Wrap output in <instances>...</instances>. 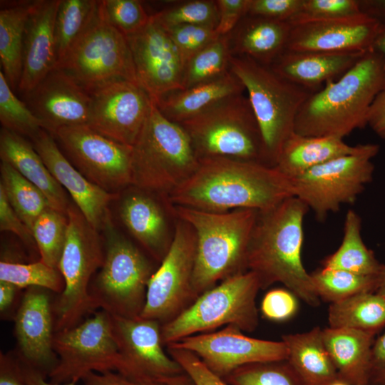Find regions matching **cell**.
<instances>
[{
    "mask_svg": "<svg viewBox=\"0 0 385 385\" xmlns=\"http://www.w3.org/2000/svg\"><path fill=\"white\" fill-rule=\"evenodd\" d=\"M58 68L85 88L115 79L137 82L126 36L98 14Z\"/></svg>",
    "mask_w": 385,
    "mask_h": 385,
    "instance_id": "15",
    "label": "cell"
},
{
    "mask_svg": "<svg viewBox=\"0 0 385 385\" xmlns=\"http://www.w3.org/2000/svg\"><path fill=\"white\" fill-rule=\"evenodd\" d=\"M379 274L363 275L342 270L322 267L311 273V277L319 298L334 303L359 293L375 292Z\"/></svg>",
    "mask_w": 385,
    "mask_h": 385,
    "instance_id": "39",
    "label": "cell"
},
{
    "mask_svg": "<svg viewBox=\"0 0 385 385\" xmlns=\"http://www.w3.org/2000/svg\"><path fill=\"white\" fill-rule=\"evenodd\" d=\"M0 157L47 198L51 208L67 215L71 203L63 187L50 173L33 144L5 128L0 132Z\"/></svg>",
    "mask_w": 385,
    "mask_h": 385,
    "instance_id": "27",
    "label": "cell"
},
{
    "mask_svg": "<svg viewBox=\"0 0 385 385\" xmlns=\"http://www.w3.org/2000/svg\"><path fill=\"white\" fill-rule=\"evenodd\" d=\"M365 53L299 52L286 50L270 66L282 78L316 92L328 82L339 78Z\"/></svg>",
    "mask_w": 385,
    "mask_h": 385,
    "instance_id": "26",
    "label": "cell"
},
{
    "mask_svg": "<svg viewBox=\"0 0 385 385\" xmlns=\"http://www.w3.org/2000/svg\"><path fill=\"white\" fill-rule=\"evenodd\" d=\"M0 385H27L17 354H0Z\"/></svg>",
    "mask_w": 385,
    "mask_h": 385,
    "instance_id": "55",
    "label": "cell"
},
{
    "mask_svg": "<svg viewBox=\"0 0 385 385\" xmlns=\"http://www.w3.org/2000/svg\"><path fill=\"white\" fill-rule=\"evenodd\" d=\"M99 11L108 24L125 36L142 29L150 18L137 0L99 1Z\"/></svg>",
    "mask_w": 385,
    "mask_h": 385,
    "instance_id": "45",
    "label": "cell"
},
{
    "mask_svg": "<svg viewBox=\"0 0 385 385\" xmlns=\"http://www.w3.org/2000/svg\"><path fill=\"white\" fill-rule=\"evenodd\" d=\"M68 223L66 214L49 207L37 218L31 230L40 260L57 270L66 240Z\"/></svg>",
    "mask_w": 385,
    "mask_h": 385,
    "instance_id": "40",
    "label": "cell"
},
{
    "mask_svg": "<svg viewBox=\"0 0 385 385\" xmlns=\"http://www.w3.org/2000/svg\"><path fill=\"white\" fill-rule=\"evenodd\" d=\"M222 379L229 385H303L287 360L246 364Z\"/></svg>",
    "mask_w": 385,
    "mask_h": 385,
    "instance_id": "43",
    "label": "cell"
},
{
    "mask_svg": "<svg viewBox=\"0 0 385 385\" xmlns=\"http://www.w3.org/2000/svg\"><path fill=\"white\" fill-rule=\"evenodd\" d=\"M0 281L11 283L19 289L38 287L58 294L65 287L60 271L41 260L29 264L1 260Z\"/></svg>",
    "mask_w": 385,
    "mask_h": 385,
    "instance_id": "41",
    "label": "cell"
},
{
    "mask_svg": "<svg viewBox=\"0 0 385 385\" xmlns=\"http://www.w3.org/2000/svg\"><path fill=\"white\" fill-rule=\"evenodd\" d=\"M101 231L103 264L89 287L93 309L100 308L114 316L138 317L154 273L153 267L138 248L118 231L111 218Z\"/></svg>",
    "mask_w": 385,
    "mask_h": 385,
    "instance_id": "9",
    "label": "cell"
},
{
    "mask_svg": "<svg viewBox=\"0 0 385 385\" xmlns=\"http://www.w3.org/2000/svg\"><path fill=\"white\" fill-rule=\"evenodd\" d=\"M290 30L289 22L247 15L230 34L232 54L271 66L286 51Z\"/></svg>",
    "mask_w": 385,
    "mask_h": 385,
    "instance_id": "28",
    "label": "cell"
},
{
    "mask_svg": "<svg viewBox=\"0 0 385 385\" xmlns=\"http://www.w3.org/2000/svg\"><path fill=\"white\" fill-rule=\"evenodd\" d=\"M52 135L73 165L93 183L111 193L132 185V146L87 125L60 128Z\"/></svg>",
    "mask_w": 385,
    "mask_h": 385,
    "instance_id": "14",
    "label": "cell"
},
{
    "mask_svg": "<svg viewBox=\"0 0 385 385\" xmlns=\"http://www.w3.org/2000/svg\"><path fill=\"white\" fill-rule=\"evenodd\" d=\"M358 0H303L290 24L359 14Z\"/></svg>",
    "mask_w": 385,
    "mask_h": 385,
    "instance_id": "47",
    "label": "cell"
},
{
    "mask_svg": "<svg viewBox=\"0 0 385 385\" xmlns=\"http://www.w3.org/2000/svg\"><path fill=\"white\" fill-rule=\"evenodd\" d=\"M18 357L27 385H76L77 384L74 381L66 384L48 382L46 380V376L43 374L26 364L19 356Z\"/></svg>",
    "mask_w": 385,
    "mask_h": 385,
    "instance_id": "58",
    "label": "cell"
},
{
    "mask_svg": "<svg viewBox=\"0 0 385 385\" xmlns=\"http://www.w3.org/2000/svg\"><path fill=\"white\" fill-rule=\"evenodd\" d=\"M376 334L349 328L322 329V339L338 379L349 385H368Z\"/></svg>",
    "mask_w": 385,
    "mask_h": 385,
    "instance_id": "29",
    "label": "cell"
},
{
    "mask_svg": "<svg viewBox=\"0 0 385 385\" xmlns=\"http://www.w3.org/2000/svg\"><path fill=\"white\" fill-rule=\"evenodd\" d=\"M32 1L0 10V58L12 90L19 88L22 68L25 28Z\"/></svg>",
    "mask_w": 385,
    "mask_h": 385,
    "instance_id": "34",
    "label": "cell"
},
{
    "mask_svg": "<svg viewBox=\"0 0 385 385\" xmlns=\"http://www.w3.org/2000/svg\"><path fill=\"white\" fill-rule=\"evenodd\" d=\"M309 210L292 196L276 206L258 211L247 260L261 289L279 282L305 303L317 307L320 298L303 265L304 220Z\"/></svg>",
    "mask_w": 385,
    "mask_h": 385,
    "instance_id": "2",
    "label": "cell"
},
{
    "mask_svg": "<svg viewBox=\"0 0 385 385\" xmlns=\"http://www.w3.org/2000/svg\"><path fill=\"white\" fill-rule=\"evenodd\" d=\"M294 196L290 180L275 167L228 158L199 160L195 172L167 198L176 206L214 212L264 211Z\"/></svg>",
    "mask_w": 385,
    "mask_h": 385,
    "instance_id": "1",
    "label": "cell"
},
{
    "mask_svg": "<svg viewBox=\"0 0 385 385\" xmlns=\"http://www.w3.org/2000/svg\"><path fill=\"white\" fill-rule=\"evenodd\" d=\"M0 121L3 128L31 139L44 129L41 120L14 94L2 71H0Z\"/></svg>",
    "mask_w": 385,
    "mask_h": 385,
    "instance_id": "42",
    "label": "cell"
},
{
    "mask_svg": "<svg viewBox=\"0 0 385 385\" xmlns=\"http://www.w3.org/2000/svg\"><path fill=\"white\" fill-rule=\"evenodd\" d=\"M167 385H195L192 379L185 372L176 375L158 378Z\"/></svg>",
    "mask_w": 385,
    "mask_h": 385,
    "instance_id": "60",
    "label": "cell"
},
{
    "mask_svg": "<svg viewBox=\"0 0 385 385\" xmlns=\"http://www.w3.org/2000/svg\"><path fill=\"white\" fill-rule=\"evenodd\" d=\"M172 206L175 216L188 223L196 235L192 277L195 300L227 277L248 271L247 252L257 210L214 212Z\"/></svg>",
    "mask_w": 385,
    "mask_h": 385,
    "instance_id": "4",
    "label": "cell"
},
{
    "mask_svg": "<svg viewBox=\"0 0 385 385\" xmlns=\"http://www.w3.org/2000/svg\"><path fill=\"white\" fill-rule=\"evenodd\" d=\"M199 165L190 140L178 123L164 116L153 101L131 158L132 185L164 199Z\"/></svg>",
    "mask_w": 385,
    "mask_h": 385,
    "instance_id": "5",
    "label": "cell"
},
{
    "mask_svg": "<svg viewBox=\"0 0 385 385\" xmlns=\"http://www.w3.org/2000/svg\"><path fill=\"white\" fill-rule=\"evenodd\" d=\"M298 304L294 294L289 290L275 289L264 297L261 311L267 319L284 321L292 317L297 312Z\"/></svg>",
    "mask_w": 385,
    "mask_h": 385,
    "instance_id": "49",
    "label": "cell"
},
{
    "mask_svg": "<svg viewBox=\"0 0 385 385\" xmlns=\"http://www.w3.org/2000/svg\"><path fill=\"white\" fill-rule=\"evenodd\" d=\"M20 359L48 376L58 362L53 348L54 319L48 290L26 288L14 318Z\"/></svg>",
    "mask_w": 385,
    "mask_h": 385,
    "instance_id": "22",
    "label": "cell"
},
{
    "mask_svg": "<svg viewBox=\"0 0 385 385\" xmlns=\"http://www.w3.org/2000/svg\"><path fill=\"white\" fill-rule=\"evenodd\" d=\"M219 19L215 31L219 36L230 34L247 15L250 0H217Z\"/></svg>",
    "mask_w": 385,
    "mask_h": 385,
    "instance_id": "51",
    "label": "cell"
},
{
    "mask_svg": "<svg viewBox=\"0 0 385 385\" xmlns=\"http://www.w3.org/2000/svg\"><path fill=\"white\" fill-rule=\"evenodd\" d=\"M372 49L379 52L385 58V24L381 26Z\"/></svg>",
    "mask_w": 385,
    "mask_h": 385,
    "instance_id": "61",
    "label": "cell"
},
{
    "mask_svg": "<svg viewBox=\"0 0 385 385\" xmlns=\"http://www.w3.org/2000/svg\"><path fill=\"white\" fill-rule=\"evenodd\" d=\"M81 381V385H167L158 379L130 376L116 371L90 373Z\"/></svg>",
    "mask_w": 385,
    "mask_h": 385,
    "instance_id": "53",
    "label": "cell"
},
{
    "mask_svg": "<svg viewBox=\"0 0 385 385\" xmlns=\"http://www.w3.org/2000/svg\"><path fill=\"white\" fill-rule=\"evenodd\" d=\"M53 348L58 362L48 375L52 383L78 382L93 372L125 371L111 314L102 309L71 328L54 332Z\"/></svg>",
    "mask_w": 385,
    "mask_h": 385,
    "instance_id": "12",
    "label": "cell"
},
{
    "mask_svg": "<svg viewBox=\"0 0 385 385\" xmlns=\"http://www.w3.org/2000/svg\"><path fill=\"white\" fill-rule=\"evenodd\" d=\"M126 38L137 82L154 102L183 89L185 65L167 31L153 14L142 29Z\"/></svg>",
    "mask_w": 385,
    "mask_h": 385,
    "instance_id": "18",
    "label": "cell"
},
{
    "mask_svg": "<svg viewBox=\"0 0 385 385\" xmlns=\"http://www.w3.org/2000/svg\"><path fill=\"white\" fill-rule=\"evenodd\" d=\"M98 9L99 1L61 0L55 23L57 66L93 24Z\"/></svg>",
    "mask_w": 385,
    "mask_h": 385,
    "instance_id": "36",
    "label": "cell"
},
{
    "mask_svg": "<svg viewBox=\"0 0 385 385\" xmlns=\"http://www.w3.org/2000/svg\"><path fill=\"white\" fill-rule=\"evenodd\" d=\"M368 125L385 140V88L375 98L368 114Z\"/></svg>",
    "mask_w": 385,
    "mask_h": 385,
    "instance_id": "56",
    "label": "cell"
},
{
    "mask_svg": "<svg viewBox=\"0 0 385 385\" xmlns=\"http://www.w3.org/2000/svg\"><path fill=\"white\" fill-rule=\"evenodd\" d=\"M245 89L231 71L212 80L171 92L154 102L168 119L179 123Z\"/></svg>",
    "mask_w": 385,
    "mask_h": 385,
    "instance_id": "30",
    "label": "cell"
},
{
    "mask_svg": "<svg viewBox=\"0 0 385 385\" xmlns=\"http://www.w3.org/2000/svg\"><path fill=\"white\" fill-rule=\"evenodd\" d=\"M303 0H250L247 15L289 22Z\"/></svg>",
    "mask_w": 385,
    "mask_h": 385,
    "instance_id": "50",
    "label": "cell"
},
{
    "mask_svg": "<svg viewBox=\"0 0 385 385\" xmlns=\"http://www.w3.org/2000/svg\"><path fill=\"white\" fill-rule=\"evenodd\" d=\"M18 289L19 288L11 283L0 281V312L1 314L11 308Z\"/></svg>",
    "mask_w": 385,
    "mask_h": 385,
    "instance_id": "59",
    "label": "cell"
},
{
    "mask_svg": "<svg viewBox=\"0 0 385 385\" xmlns=\"http://www.w3.org/2000/svg\"><path fill=\"white\" fill-rule=\"evenodd\" d=\"M330 385H349V384L338 379L336 381H334L333 383H332Z\"/></svg>",
    "mask_w": 385,
    "mask_h": 385,
    "instance_id": "63",
    "label": "cell"
},
{
    "mask_svg": "<svg viewBox=\"0 0 385 385\" xmlns=\"http://www.w3.org/2000/svg\"><path fill=\"white\" fill-rule=\"evenodd\" d=\"M166 346L167 353L180 365L195 385H229L209 369L194 353L172 345Z\"/></svg>",
    "mask_w": 385,
    "mask_h": 385,
    "instance_id": "48",
    "label": "cell"
},
{
    "mask_svg": "<svg viewBox=\"0 0 385 385\" xmlns=\"http://www.w3.org/2000/svg\"><path fill=\"white\" fill-rule=\"evenodd\" d=\"M25 100L51 135L60 128L90 124L91 99L87 90L58 68L25 95Z\"/></svg>",
    "mask_w": 385,
    "mask_h": 385,
    "instance_id": "21",
    "label": "cell"
},
{
    "mask_svg": "<svg viewBox=\"0 0 385 385\" xmlns=\"http://www.w3.org/2000/svg\"><path fill=\"white\" fill-rule=\"evenodd\" d=\"M178 124L199 160L228 158L268 165L260 127L244 93L224 99Z\"/></svg>",
    "mask_w": 385,
    "mask_h": 385,
    "instance_id": "7",
    "label": "cell"
},
{
    "mask_svg": "<svg viewBox=\"0 0 385 385\" xmlns=\"http://www.w3.org/2000/svg\"><path fill=\"white\" fill-rule=\"evenodd\" d=\"M368 385H385V333L374 340L372 346Z\"/></svg>",
    "mask_w": 385,
    "mask_h": 385,
    "instance_id": "54",
    "label": "cell"
},
{
    "mask_svg": "<svg viewBox=\"0 0 385 385\" xmlns=\"http://www.w3.org/2000/svg\"><path fill=\"white\" fill-rule=\"evenodd\" d=\"M232 56L230 34L219 36L187 62L183 89L212 80L230 71Z\"/></svg>",
    "mask_w": 385,
    "mask_h": 385,
    "instance_id": "38",
    "label": "cell"
},
{
    "mask_svg": "<svg viewBox=\"0 0 385 385\" xmlns=\"http://www.w3.org/2000/svg\"><path fill=\"white\" fill-rule=\"evenodd\" d=\"M361 146L349 145L334 137L307 136L294 132L283 144L274 167L291 179L332 159L355 153Z\"/></svg>",
    "mask_w": 385,
    "mask_h": 385,
    "instance_id": "31",
    "label": "cell"
},
{
    "mask_svg": "<svg viewBox=\"0 0 385 385\" xmlns=\"http://www.w3.org/2000/svg\"><path fill=\"white\" fill-rule=\"evenodd\" d=\"M122 192L118 205L121 222L153 257L162 261L173 238L160 202L163 197L133 185Z\"/></svg>",
    "mask_w": 385,
    "mask_h": 385,
    "instance_id": "25",
    "label": "cell"
},
{
    "mask_svg": "<svg viewBox=\"0 0 385 385\" xmlns=\"http://www.w3.org/2000/svg\"><path fill=\"white\" fill-rule=\"evenodd\" d=\"M196 251L194 230L186 222L178 219L169 250L148 282L140 317L162 324L194 302L192 277Z\"/></svg>",
    "mask_w": 385,
    "mask_h": 385,
    "instance_id": "13",
    "label": "cell"
},
{
    "mask_svg": "<svg viewBox=\"0 0 385 385\" xmlns=\"http://www.w3.org/2000/svg\"><path fill=\"white\" fill-rule=\"evenodd\" d=\"M91 99L89 126L121 143L135 144L153 100L137 83L115 79L86 88Z\"/></svg>",
    "mask_w": 385,
    "mask_h": 385,
    "instance_id": "16",
    "label": "cell"
},
{
    "mask_svg": "<svg viewBox=\"0 0 385 385\" xmlns=\"http://www.w3.org/2000/svg\"><path fill=\"white\" fill-rule=\"evenodd\" d=\"M111 317L113 336L125 364L123 374L158 379L184 372L164 351L158 321Z\"/></svg>",
    "mask_w": 385,
    "mask_h": 385,
    "instance_id": "19",
    "label": "cell"
},
{
    "mask_svg": "<svg viewBox=\"0 0 385 385\" xmlns=\"http://www.w3.org/2000/svg\"><path fill=\"white\" fill-rule=\"evenodd\" d=\"M384 88L385 58L371 49L307 99L296 118L294 132L344 139L368 125L371 106Z\"/></svg>",
    "mask_w": 385,
    "mask_h": 385,
    "instance_id": "3",
    "label": "cell"
},
{
    "mask_svg": "<svg viewBox=\"0 0 385 385\" xmlns=\"http://www.w3.org/2000/svg\"><path fill=\"white\" fill-rule=\"evenodd\" d=\"M384 266L376 260L362 240L360 216L352 210H348L342 243L333 254L325 258L323 267L376 276L382 272Z\"/></svg>",
    "mask_w": 385,
    "mask_h": 385,
    "instance_id": "33",
    "label": "cell"
},
{
    "mask_svg": "<svg viewBox=\"0 0 385 385\" xmlns=\"http://www.w3.org/2000/svg\"><path fill=\"white\" fill-rule=\"evenodd\" d=\"M260 289L257 275L251 271L227 277L161 324L163 344L168 345L229 324L243 332H254L259 323L256 298Z\"/></svg>",
    "mask_w": 385,
    "mask_h": 385,
    "instance_id": "8",
    "label": "cell"
},
{
    "mask_svg": "<svg viewBox=\"0 0 385 385\" xmlns=\"http://www.w3.org/2000/svg\"><path fill=\"white\" fill-rule=\"evenodd\" d=\"M168 345L194 353L221 378L246 364L285 361L288 356L287 347L283 341L250 337L233 324L217 332L187 337Z\"/></svg>",
    "mask_w": 385,
    "mask_h": 385,
    "instance_id": "17",
    "label": "cell"
},
{
    "mask_svg": "<svg viewBox=\"0 0 385 385\" xmlns=\"http://www.w3.org/2000/svg\"><path fill=\"white\" fill-rule=\"evenodd\" d=\"M290 25L286 50L299 52L365 53L372 49L381 28L362 14Z\"/></svg>",
    "mask_w": 385,
    "mask_h": 385,
    "instance_id": "20",
    "label": "cell"
},
{
    "mask_svg": "<svg viewBox=\"0 0 385 385\" xmlns=\"http://www.w3.org/2000/svg\"><path fill=\"white\" fill-rule=\"evenodd\" d=\"M230 71L242 83L257 121L267 163L274 167L279 151L294 132L297 114L314 92L278 75L270 66L240 56H232Z\"/></svg>",
    "mask_w": 385,
    "mask_h": 385,
    "instance_id": "6",
    "label": "cell"
},
{
    "mask_svg": "<svg viewBox=\"0 0 385 385\" xmlns=\"http://www.w3.org/2000/svg\"><path fill=\"white\" fill-rule=\"evenodd\" d=\"M176 47L184 65L197 52L217 38L215 28L200 25H180L165 29Z\"/></svg>",
    "mask_w": 385,
    "mask_h": 385,
    "instance_id": "46",
    "label": "cell"
},
{
    "mask_svg": "<svg viewBox=\"0 0 385 385\" xmlns=\"http://www.w3.org/2000/svg\"><path fill=\"white\" fill-rule=\"evenodd\" d=\"M164 28L180 25H200L215 28L219 15L216 1L192 0L163 9L153 14Z\"/></svg>",
    "mask_w": 385,
    "mask_h": 385,
    "instance_id": "44",
    "label": "cell"
},
{
    "mask_svg": "<svg viewBox=\"0 0 385 385\" xmlns=\"http://www.w3.org/2000/svg\"><path fill=\"white\" fill-rule=\"evenodd\" d=\"M385 299V266L379 274V283L375 291Z\"/></svg>",
    "mask_w": 385,
    "mask_h": 385,
    "instance_id": "62",
    "label": "cell"
},
{
    "mask_svg": "<svg viewBox=\"0 0 385 385\" xmlns=\"http://www.w3.org/2000/svg\"><path fill=\"white\" fill-rule=\"evenodd\" d=\"M282 341L287 347V361L303 385H330L338 379L320 327L304 333L283 335Z\"/></svg>",
    "mask_w": 385,
    "mask_h": 385,
    "instance_id": "32",
    "label": "cell"
},
{
    "mask_svg": "<svg viewBox=\"0 0 385 385\" xmlns=\"http://www.w3.org/2000/svg\"><path fill=\"white\" fill-rule=\"evenodd\" d=\"M0 230L14 233L29 245L34 246L36 245L32 232L12 208L1 187Z\"/></svg>",
    "mask_w": 385,
    "mask_h": 385,
    "instance_id": "52",
    "label": "cell"
},
{
    "mask_svg": "<svg viewBox=\"0 0 385 385\" xmlns=\"http://www.w3.org/2000/svg\"><path fill=\"white\" fill-rule=\"evenodd\" d=\"M360 13L376 21L381 26L385 24V0H358Z\"/></svg>",
    "mask_w": 385,
    "mask_h": 385,
    "instance_id": "57",
    "label": "cell"
},
{
    "mask_svg": "<svg viewBox=\"0 0 385 385\" xmlns=\"http://www.w3.org/2000/svg\"><path fill=\"white\" fill-rule=\"evenodd\" d=\"M328 321L329 327L376 334L385 327V299L375 292H368L332 303Z\"/></svg>",
    "mask_w": 385,
    "mask_h": 385,
    "instance_id": "35",
    "label": "cell"
},
{
    "mask_svg": "<svg viewBox=\"0 0 385 385\" xmlns=\"http://www.w3.org/2000/svg\"><path fill=\"white\" fill-rule=\"evenodd\" d=\"M67 216L66 240L58 265L65 287L53 304L55 332L78 324L94 312L89 287L104 260V245L99 232L76 205L70 204Z\"/></svg>",
    "mask_w": 385,
    "mask_h": 385,
    "instance_id": "10",
    "label": "cell"
},
{
    "mask_svg": "<svg viewBox=\"0 0 385 385\" xmlns=\"http://www.w3.org/2000/svg\"><path fill=\"white\" fill-rule=\"evenodd\" d=\"M60 2L32 1L25 28L23 68L18 88L24 96L57 66L55 23Z\"/></svg>",
    "mask_w": 385,
    "mask_h": 385,
    "instance_id": "24",
    "label": "cell"
},
{
    "mask_svg": "<svg viewBox=\"0 0 385 385\" xmlns=\"http://www.w3.org/2000/svg\"><path fill=\"white\" fill-rule=\"evenodd\" d=\"M0 173V187L12 208L31 231L37 218L51 207L47 198L9 164L1 161Z\"/></svg>",
    "mask_w": 385,
    "mask_h": 385,
    "instance_id": "37",
    "label": "cell"
},
{
    "mask_svg": "<svg viewBox=\"0 0 385 385\" xmlns=\"http://www.w3.org/2000/svg\"><path fill=\"white\" fill-rule=\"evenodd\" d=\"M33 145L56 181L68 192L75 205L97 231L111 218L110 204L120 193H111L88 180L69 161L54 137L43 129Z\"/></svg>",
    "mask_w": 385,
    "mask_h": 385,
    "instance_id": "23",
    "label": "cell"
},
{
    "mask_svg": "<svg viewBox=\"0 0 385 385\" xmlns=\"http://www.w3.org/2000/svg\"><path fill=\"white\" fill-rule=\"evenodd\" d=\"M379 145L362 144L355 153L342 155L289 179L294 196L304 202L319 220L352 204L373 178L372 159Z\"/></svg>",
    "mask_w": 385,
    "mask_h": 385,
    "instance_id": "11",
    "label": "cell"
}]
</instances>
